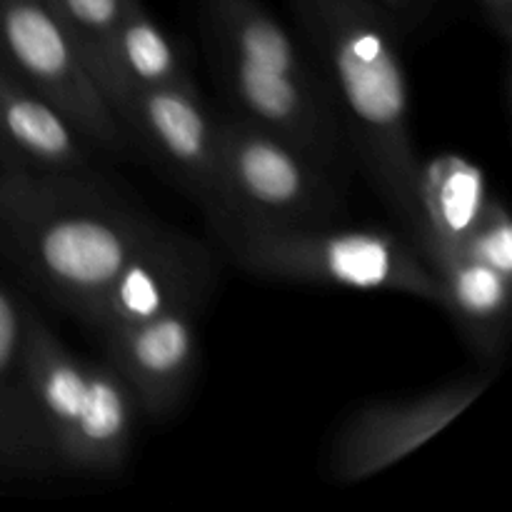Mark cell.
<instances>
[{
    "label": "cell",
    "instance_id": "cell-1",
    "mask_svg": "<svg viewBox=\"0 0 512 512\" xmlns=\"http://www.w3.org/2000/svg\"><path fill=\"white\" fill-rule=\"evenodd\" d=\"M293 8L330 90L345 143L418 243L420 163L393 15L378 0H293Z\"/></svg>",
    "mask_w": 512,
    "mask_h": 512
},
{
    "label": "cell",
    "instance_id": "cell-2",
    "mask_svg": "<svg viewBox=\"0 0 512 512\" xmlns=\"http://www.w3.org/2000/svg\"><path fill=\"white\" fill-rule=\"evenodd\" d=\"M158 230L88 173H0V245L80 320Z\"/></svg>",
    "mask_w": 512,
    "mask_h": 512
},
{
    "label": "cell",
    "instance_id": "cell-3",
    "mask_svg": "<svg viewBox=\"0 0 512 512\" xmlns=\"http://www.w3.org/2000/svg\"><path fill=\"white\" fill-rule=\"evenodd\" d=\"M205 38L235 115L283 135L333 170L345 150L320 70L260 0H203Z\"/></svg>",
    "mask_w": 512,
    "mask_h": 512
},
{
    "label": "cell",
    "instance_id": "cell-4",
    "mask_svg": "<svg viewBox=\"0 0 512 512\" xmlns=\"http://www.w3.org/2000/svg\"><path fill=\"white\" fill-rule=\"evenodd\" d=\"M25 470L110 475L128 463L138 400L113 365L78 358L25 318Z\"/></svg>",
    "mask_w": 512,
    "mask_h": 512
},
{
    "label": "cell",
    "instance_id": "cell-5",
    "mask_svg": "<svg viewBox=\"0 0 512 512\" xmlns=\"http://www.w3.org/2000/svg\"><path fill=\"white\" fill-rule=\"evenodd\" d=\"M215 233L245 270L298 283L403 293L438 303L440 283L430 265L403 240L380 230H270L225 225Z\"/></svg>",
    "mask_w": 512,
    "mask_h": 512
},
{
    "label": "cell",
    "instance_id": "cell-6",
    "mask_svg": "<svg viewBox=\"0 0 512 512\" xmlns=\"http://www.w3.org/2000/svg\"><path fill=\"white\" fill-rule=\"evenodd\" d=\"M335 210L338 193L323 163L240 115L218 120L215 228H325Z\"/></svg>",
    "mask_w": 512,
    "mask_h": 512
},
{
    "label": "cell",
    "instance_id": "cell-7",
    "mask_svg": "<svg viewBox=\"0 0 512 512\" xmlns=\"http://www.w3.org/2000/svg\"><path fill=\"white\" fill-rule=\"evenodd\" d=\"M0 65L63 110L93 145L133 143L48 0H0Z\"/></svg>",
    "mask_w": 512,
    "mask_h": 512
},
{
    "label": "cell",
    "instance_id": "cell-8",
    "mask_svg": "<svg viewBox=\"0 0 512 512\" xmlns=\"http://www.w3.org/2000/svg\"><path fill=\"white\" fill-rule=\"evenodd\" d=\"M110 108L130 140L155 155L208 215L218 210V118L193 83L123 90Z\"/></svg>",
    "mask_w": 512,
    "mask_h": 512
},
{
    "label": "cell",
    "instance_id": "cell-9",
    "mask_svg": "<svg viewBox=\"0 0 512 512\" xmlns=\"http://www.w3.org/2000/svg\"><path fill=\"white\" fill-rule=\"evenodd\" d=\"M488 388V378H465L418 398L388 400L358 410L330 450V475L358 483L383 473L453 423Z\"/></svg>",
    "mask_w": 512,
    "mask_h": 512
},
{
    "label": "cell",
    "instance_id": "cell-10",
    "mask_svg": "<svg viewBox=\"0 0 512 512\" xmlns=\"http://www.w3.org/2000/svg\"><path fill=\"white\" fill-rule=\"evenodd\" d=\"M210 278L208 250L188 235L160 228L115 275L85 323L108 338L178 305L203 303Z\"/></svg>",
    "mask_w": 512,
    "mask_h": 512
},
{
    "label": "cell",
    "instance_id": "cell-11",
    "mask_svg": "<svg viewBox=\"0 0 512 512\" xmlns=\"http://www.w3.org/2000/svg\"><path fill=\"white\" fill-rule=\"evenodd\" d=\"M200 305H178L103 338L110 365L150 418L173 415L193 385L200 360Z\"/></svg>",
    "mask_w": 512,
    "mask_h": 512
},
{
    "label": "cell",
    "instance_id": "cell-12",
    "mask_svg": "<svg viewBox=\"0 0 512 512\" xmlns=\"http://www.w3.org/2000/svg\"><path fill=\"white\" fill-rule=\"evenodd\" d=\"M90 145L63 110L0 65V150L13 168L85 173Z\"/></svg>",
    "mask_w": 512,
    "mask_h": 512
},
{
    "label": "cell",
    "instance_id": "cell-13",
    "mask_svg": "<svg viewBox=\"0 0 512 512\" xmlns=\"http://www.w3.org/2000/svg\"><path fill=\"white\" fill-rule=\"evenodd\" d=\"M88 68L103 98L110 100L130 88L193 83L183 50L155 23L140 0H125L118 25Z\"/></svg>",
    "mask_w": 512,
    "mask_h": 512
},
{
    "label": "cell",
    "instance_id": "cell-14",
    "mask_svg": "<svg viewBox=\"0 0 512 512\" xmlns=\"http://www.w3.org/2000/svg\"><path fill=\"white\" fill-rule=\"evenodd\" d=\"M488 183L478 165L443 153L418 165L420 253L458 255L488 203Z\"/></svg>",
    "mask_w": 512,
    "mask_h": 512
},
{
    "label": "cell",
    "instance_id": "cell-15",
    "mask_svg": "<svg viewBox=\"0 0 512 512\" xmlns=\"http://www.w3.org/2000/svg\"><path fill=\"white\" fill-rule=\"evenodd\" d=\"M443 293V305L468 343L485 360H498L510 330V278L488 265L460 255H435L428 260Z\"/></svg>",
    "mask_w": 512,
    "mask_h": 512
},
{
    "label": "cell",
    "instance_id": "cell-16",
    "mask_svg": "<svg viewBox=\"0 0 512 512\" xmlns=\"http://www.w3.org/2000/svg\"><path fill=\"white\" fill-rule=\"evenodd\" d=\"M25 318L0 283V465L25 470Z\"/></svg>",
    "mask_w": 512,
    "mask_h": 512
},
{
    "label": "cell",
    "instance_id": "cell-17",
    "mask_svg": "<svg viewBox=\"0 0 512 512\" xmlns=\"http://www.w3.org/2000/svg\"><path fill=\"white\" fill-rule=\"evenodd\" d=\"M65 28L73 33L85 63L98 55L123 15L125 0H48Z\"/></svg>",
    "mask_w": 512,
    "mask_h": 512
},
{
    "label": "cell",
    "instance_id": "cell-18",
    "mask_svg": "<svg viewBox=\"0 0 512 512\" xmlns=\"http://www.w3.org/2000/svg\"><path fill=\"white\" fill-rule=\"evenodd\" d=\"M460 253L512 280V223L508 208L500 200L488 198L483 215L475 223L473 233L468 235Z\"/></svg>",
    "mask_w": 512,
    "mask_h": 512
},
{
    "label": "cell",
    "instance_id": "cell-19",
    "mask_svg": "<svg viewBox=\"0 0 512 512\" xmlns=\"http://www.w3.org/2000/svg\"><path fill=\"white\" fill-rule=\"evenodd\" d=\"M485 10V18L493 25L500 38L510 40L512 35V0H480Z\"/></svg>",
    "mask_w": 512,
    "mask_h": 512
},
{
    "label": "cell",
    "instance_id": "cell-20",
    "mask_svg": "<svg viewBox=\"0 0 512 512\" xmlns=\"http://www.w3.org/2000/svg\"><path fill=\"white\" fill-rule=\"evenodd\" d=\"M378 3L383 5V8L388 10L390 15H398V18L413 20L415 15L420 13V5H423V0H378Z\"/></svg>",
    "mask_w": 512,
    "mask_h": 512
}]
</instances>
